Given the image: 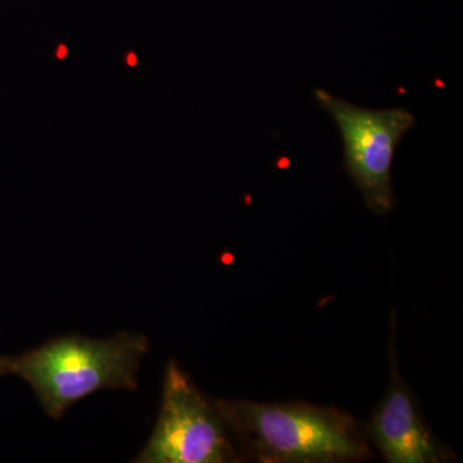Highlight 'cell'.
<instances>
[{
  "label": "cell",
  "instance_id": "1",
  "mask_svg": "<svg viewBox=\"0 0 463 463\" xmlns=\"http://www.w3.org/2000/svg\"><path fill=\"white\" fill-rule=\"evenodd\" d=\"M213 403L255 461L337 463L373 456L354 417L339 408L298 401L214 399Z\"/></svg>",
  "mask_w": 463,
  "mask_h": 463
},
{
  "label": "cell",
  "instance_id": "2",
  "mask_svg": "<svg viewBox=\"0 0 463 463\" xmlns=\"http://www.w3.org/2000/svg\"><path fill=\"white\" fill-rule=\"evenodd\" d=\"M148 350L145 335L120 332L106 340L70 335L23 354L0 355V377L25 380L44 412L58 420L94 392L138 388L137 373Z\"/></svg>",
  "mask_w": 463,
  "mask_h": 463
},
{
  "label": "cell",
  "instance_id": "3",
  "mask_svg": "<svg viewBox=\"0 0 463 463\" xmlns=\"http://www.w3.org/2000/svg\"><path fill=\"white\" fill-rule=\"evenodd\" d=\"M315 99L339 128L344 167L365 205L374 215H386L397 203L392 182V161L399 143L416 125L403 108L368 109L316 90Z\"/></svg>",
  "mask_w": 463,
  "mask_h": 463
},
{
  "label": "cell",
  "instance_id": "4",
  "mask_svg": "<svg viewBox=\"0 0 463 463\" xmlns=\"http://www.w3.org/2000/svg\"><path fill=\"white\" fill-rule=\"evenodd\" d=\"M163 401L151 438L137 463H225L237 461L223 419L190 376L170 361Z\"/></svg>",
  "mask_w": 463,
  "mask_h": 463
},
{
  "label": "cell",
  "instance_id": "5",
  "mask_svg": "<svg viewBox=\"0 0 463 463\" xmlns=\"http://www.w3.org/2000/svg\"><path fill=\"white\" fill-rule=\"evenodd\" d=\"M392 376L385 398L374 411L367 435L389 463H441L455 458L423 421L416 398L402 379L390 344Z\"/></svg>",
  "mask_w": 463,
  "mask_h": 463
},
{
  "label": "cell",
  "instance_id": "6",
  "mask_svg": "<svg viewBox=\"0 0 463 463\" xmlns=\"http://www.w3.org/2000/svg\"><path fill=\"white\" fill-rule=\"evenodd\" d=\"M66 54H67V48L65 47V45H61V47L58 48V51H57V57L58 58H65Z\"/></svg>",
  "mask_w": 463,
  "mask_h": 463
},
{
  "label": "cell",
  "instance_id": "7",
  "mask_svg": "<svg viewBox=\"0 0 463 463\" xmlns=\"http://www.w3.org/2000/svg\"><path fill=\"white\" fill-rule=\"evenodd\" d=\"M137 56L136 54L130 53L129 56H128V63H129V66H136L137 65Z\"/></svg>",
  "mask_w": 463,
  "mask_h": 463
}]
</instances>
